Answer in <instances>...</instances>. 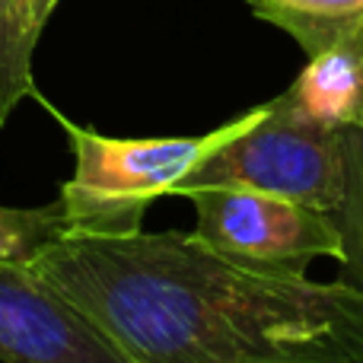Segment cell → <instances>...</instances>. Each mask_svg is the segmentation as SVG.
<instances>
[{
	"label": "cell",
	"mask_w": 363,
	"mask_h": 363,
	"mask_svg": "<svg viewBox=\"0 0 363 363\" xmlns=\"http://www.w3.org/2000/svg\"><path fill=\"white\" fill-rule=\"evenodd\" d=\"M128 363H363V294L198 233H70L29 264Z\"/></svg>",
	"instance_id": "1"
},
{
	"label": "cell",
	"mask_w": 363,
	"mask_h": 363,
	"mask_svg": "<svg viewBox=\"0 0 363 363\" xmlns=\"http://www.w3.org/2000/svg\"><path fill=\"white\" fill-rule=\"evenodd\" d=\"M70 138L74 176L61 185V207L70 233L128 236L144 230V213L163 194H176L182 179L204 163L233 134L258 121L262 106L194 138H108L70 125L51 108Z\"/></svg>",
	"instance_id": "2"
},
{
	"label": "cell",
	"mask_w": 363,
	"mask_h": 363,
	"mask_svg": "<svg viewBox=\"0 0 363 363\" xmlns=\"http://www.w3.org/2000/svg\"><path fill=\"white\" fill-rule=\"evenodd\" d=\"M226 185L277 194L332 213L345 191V140L341 128H325L290 112L287 102H264L258 121L207 153L176 194Z\"/></svg>",
	"instance_id": "3"
},
{
	"label": "cell",
	"mask_w": 363,
	"mask_h": 363,
	"mask_svg": "<svg viewBox=\"0 0 363 363\" xmlns=\"http://www.w3.org/2000/svg\"><path fill=\"white\" fill-rule=\"evenodd\" d=\"M182 198L191 201L198 213L194 233L242 262L306 271L313 258H341L335 217L319 207L226 185L191 188Z\"/></svg>",
	"instance_id": "4"
},
{
	"label": "cell",
	"mask_w": 363,
	"mask_h": 363,
	"mask_svg": "<svg viewBox=\"0 0 363 363\" xmlns=\"http://www.w3.org/2000/svg\"><path fill=\"white\" fill-rule=\"evenodd\" d=\"M4 363H128L125 354L29 264L0 262Z\"/></svg>",
	"instance_id": "5"
},
{
	"label": "cell",
	"mask_w": 363,
	"mask_h": 363,
	"mask_svg": "<svg viewBox=\"0 0 363 363\" xmlns=\"http://www.w3.org/2000/svg\"><path fill=\"white\" fill-rule=\"evenodd\" d=\"M281 99L300 118L325 128L357 125L363 102V35L345 38L309 57Z\"/></svg>",
	"instance_id": "6"
},
{
	"label": "cell",
	"mask_w": 363,
	"mask_h": 363,
	"mask_svg": "<svg viewBox=\"0 0 363 363\" xmlns=\"http://www.w3.org/2000/svg\"><path fill=\"white\" fill-rule=\"evenodd\" d=\"M258 19L287 32L306 57L363 35V0H245Z\"/></svg>",
	"instance_id": "7"
},
{
	"label": "cell",
	"mask_w": 363,
	"mask_h": 363,
	"mask_svg": "<svg viewBox=\"0 0 363 363\" xmlns=\"http://www.w3.org/2000/svg\"><path fill=\"white\" fill-rule=\"evenodd\" d=\"M345 140V191L332 211L341 239V277L363 294V125L341 128Z\"/></svg>",
	"instance_id": "8"
},
{
	"label": "cell",
	"mask_w": 363,
	"mask_h": 363,
	"mask_svg": "<svg viewBox=\"0 0 363 363\" xmlns=\"http://www.w3.org/2000/svg\"><path fill=\"white\" fill-rule=\"evenodd\" d=\"M38 35L23 0H0V128L26 96H35L32 51Z\"/></svg>",
	"instance_id": "9"
},
{
	"label": "cell",
	"mask_w": 363,
	"mask_h": 363,
	"mask_svg": "<svg viewBox=\"0 0 363 363\" xmlns=\"http://www.w3.org/2000/svg\"><path fill=\"white\" fill-rule=\"evenodd\" d=\"M70 236L61 201L45 207H4L0 204V262L32 264L48 245Z\"/></svg>",
	"instance_id": "10"
},
{
	"label": "cell",
	"mask_w": 363,
	"mask_h": 363,
	"mask_svg": "<svg viewBox=\"0 0 363 363\" xmlns=\"http://www.w3.org/2000/svg\"><path fill=\"white\" fill-rule=\"evenodd\" d=\"M23 6H26V13H29L32 26L42 32L45 23H48V16H51V10L57 6V0H23Z\"/></svg>",
	"instance_id": "11"
},
{
	"label": "cell",
	"mask_w": 363,
	"mask_h": 363,
	"mask_svg": "<svg viewBox=\"0 0 363 363\" xmlns=\"http://www.w3.org/2000/svg\"><path fill=\"white\" fill-rule=\"evenodd\" d=\"M357 125H363V102H360V118H357Z\"/></svg>",
	"instance_id": "12"
}]
</instances>
